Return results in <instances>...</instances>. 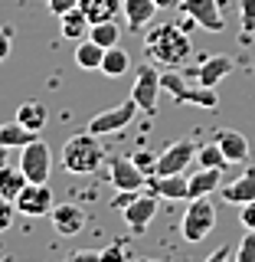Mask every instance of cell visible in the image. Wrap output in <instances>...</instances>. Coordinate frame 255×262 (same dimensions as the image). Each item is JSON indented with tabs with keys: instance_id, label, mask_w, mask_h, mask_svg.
Returning <instances> with one entry per match:
<instances>
[{
	"instance_id": "obj_31",
	"label": "cell",
	"mask_w": 255,
	"mask_h": 262,
	"mask_svg": "<svg viewBox=\"0 0 255 262\" xmlns=\"http://www.w3.org/2000/svg\"><path fill=\"white\" fill-rule=\"evenodd\" d=\"M13 216H16V203L7 200V196H0V233H7V229L13 226Z\"/></svg>"
},
{
	"instance_id": "obj_10",
	"label": "cell",
	"mask_w": 255,
	"mask_h": 262,
	"mask_svg": "<svg viewBox=\"0 0 255 262\" xmlns=\"http://www.w3.org/2000/svg\"><path fill=\"white\" fill-rule=\"evenodd\" d=\"M229 72H233V59H229V56H200V62H196L190 72H183V76L190 82H200V85L216 89Z\"/></svg>"
},
{
	"instance_id": "obj_33",
	"label": "cell",
	"mask_w": 255,
	"mask_h": 262,
	"mask_svg": "<svg viewBox=\"0 0 255 262\" xmlns=\"http://www.w3.org/2000/svg\"><path fill=\"white\" fill-rule=\"evenodd\" d=\"M128 252H125V243H111L102 249V262H125Z\"/></svg>"
},
{
	"instance_id": "obj_38",
	"label": "cell",
	"mask_w": 255,
	"mask_h": 262,
	"mask_svg": "<svg viewBox=\"0 0 255 262\" xmlns=\"http://www.w3.org/2000/svg\"><path fill=\"white\" fill-rule=\"evenodd\" d=\"M233 256H236V252L229 249V246H219V249H213L203 262H233Z\"/></svg>"
},
{
	"instance_id": "obj_26",
	"label": "cell",
	"mask_w": 255,
	"mask_h": 262,
	"mask_svg": "<svg viewBox=\"0 0 255 262\" xmlns=\"http://www.w3.org/2000/svg\"><path fill=\"white\" fill-rule=\"evenodd\" d=\"M128 69H131V56H128V49H121V46L105 49V59H102V72H105V76H108V79H121Z\"/></svg>"
},
{
	"instance_id": "obj_34",
	"label": "cell",
	"mask_w": 255,
	"mask_h": 262,
	"mask_svg": "<svg viewBox=\"0 0 255 262\" xmlns=\"http://www.w3.org/2000/svg\"><path fill=\"white\" fill-rule=\"evenodd\" d=\"M65 262H102V249H76Z\"/></svg>"
},
{
	"instance_id": "obj_35",
	"label": "cell",
	"mask_w": 255,
	"mask_h": 262,
	"mask_svg": "<svg viewBox=\"0 0 255 262\" xmlns=\"http://www.w3.org/2000/svg\"><path fill=\"white\" fill-rule=\"evenodd\" d=\"M46 7H49V13H53V16H62V13L76 10L79 0H46Z\"/></svg>"
},
{
	"instance_id": "obj_12",
	"label": "cell",
	"mask_w": 255,
	"mask_h": 262,
	"mask_svg": "<svg viewBox=\"0 0 255 262\" xmlns=\"http://www.w3.org/2000/svg\"><path fill=\"white\" fill-rule=\"evenodd\" d=\"M121 216H125V223L131 226V233H144V229L151 226V220L157 216V196L154 193H144V196L137 193L134 200L121 210Z\"/></svg>"
},
{
	"instance_id": "obj_18",
	"label": "cell",
	"mask_w": 255,
	"mask_h": 262,
	"mask_svg": "<svg viewBox=\"0 0 255 262\" xmlns=\"http://www.w3.org/2000/svg\"><path fill=\"white\" fill-rule=\"evenodd\" d=\"M223 187V167H200L190 177V200L196 196H210L213 190Z\"/></svg>"
},
{
	"instance_id": "obj_17",
	"label": "cell",
	"mask_w": 255,
	"mask_h": 262,
	"mask_svg": "<svg viewBox=\"0 0 255 262\" xmlns=\"http://www.w3.org/2000/svg\"><path fill=\"white\" fill-rule=\"evenodd\" d=\"M216 144L223 147V154H226L229 164H245V158H249V141H245L242 131L223 128V131L216 135Z\"/></svg>"
},
{
	"instance_id": "obj_4",
	"label": "cell",
	"mask_w": 255,
	"mask_h": 262,
	"mask_svg": "<svg viewBox=\"0 0 255 262\" xmlns=\"http://www.w3.org/2000/svg\"><path fill=\"white\" fill-rule=\"evenodd\" d=\"M137 112H141V108H137L134 98H125L121 105H111L108 112H98L95 118L85 125V131H92V135H98V138H102V135H118V131H125L131 121H134Z\"/></svg>"
},
{
	"instance_id": "obj_30",
	"label": "cell",
	"mask_w": 255,
	"mask_h": 262,
	"mask_svg": "<svg viewBox=\"0 0 255 262\" xmlns=\"http://www.w3.org/2000/svg\"><path fill=\"white\" fill-rule=\"evenodd\" d=\"M239 13H242L245 36H252V33H255V0H239Z\"/></svg>"
},
{
	"instance_id": "obj_41",
	"label": "cell",
	"mask_w": 255,
	"mask_h": 262,
	"mask_svg": "<svg viewBox=\"0 0 255 262\" xmlns=\"http://www.w3.org/2000/svg\"><path fill=\"white\" fill-rule=\"evenodd\" d=\"M141 262H164V259H141Z\"/></svg>"
},
{
	"instance_id": "obj_20",
	"label": "cell",
	"mask_w": 255,
	"mask_h": 262,
	"mask_svg": "<svg viewBox=\"0 0 255 262\" xmlns=\"http://www.w3.org/2000/svg\"><path fill=\"white\" fill-rule=\"evenodd\" d=\"M88 30H92V20L85 16V10L82 7H76V10H69V13H62L59 16V33L65 39H85L88 36Z\"/></svg>"
},
{
	"instance_id": "obj_11",
	"label": "cell",
	"mask_w": 255,
	"mask_h": 262,
	"mask_svg": "<svg viewBox=\"0 0 255 262\" xmlns=\"http://www.w3.org/2000/svg\"><path fill=\"white\" fill-rule=\"evenodd\" d=\"M108 180L114 190H141L147 187V174L134 164V158H111L108 164Z\"/></svg>"
},
{
	"instance_id": "obj_39",
	"label": "cell",
	"mask_w": 255,
	"mask_h": 262,
	"mask_svg": "<svg viewBox=\"0 0 255 262\" xmlns=\"http://www.w3.org/2000/svg\"><path fill=\"white\" fill-rule=\"evenodd\" d=\"M7 164H10V147L0 141V167H7Z\"/></svg>"
},
{
	"instance_id": "obj_29",
	"label": "cell",
	"mask_w": 255,
	"mask_h": 262,
	"mask_svg": "<svg viewBox=\"0 0 255 262\" xmlns=\"http://www.w3.org/2000/svg\"><path fill=\"white\" fill-rule=\"evenodd\" d=\"M233 262H255V229H245V236H242L239 249H236Z\"/></svg>"
},
{
	"instance_id": "obj_6",
	"label": "cell",
	"mask_w": 255,
	"mask_h": 262,
	"mask_svg": "<svg viewBox=\"0 0 255 262\" xmlns=\"http://www.w3.org/2000/svg\"><path fill=\"white\" fill-rule=\"evenodd\" d=\"M164 92V85H160V72L154 69L151 62H144V66H137V76H134V89H131V98L137 102V108L147 112V115H154V108H157V98Z\"/></svg>"
},
{
	"instance_id": "obj_14",
	"label": "cell",
	"mask_w": 255,
	"mask_h": 262,
	"mask_svg": "<svg viewBox=\"0 0 255 262\" xmlns=\"http://www.w3.org/2000/svg\"><path fill=\"white\" fill-rule=\"evenodd\" d=\"M49 220H53V229L59 236H79L85 229V210L76 203H56Z\"/></svg>"
},
{
	"instance_id": "obj_8",
	"label": "cell",
	"mask_w": 255,
	"mask_h": 262,
	"mask_svg": "<svg viewBox=\"0 0 255 262\" xmlns=\"http://www.w3.org/2000/svg\"><path fill=\"white\" fill-rule=\"evenodd\" d=\"M180 13L193 16L196 27L210 30V33H223L226 30V20H223V10H219V0H180Z\"/></svg>"
},
{
	"instance_id": "obj_9",
	"label": "cell",
	"mask_w": 255,
	"mask_h": 262,
	"mask_svg": "<svg viewBox=\"0 0 255 262\" xmlns=\"http://www.w3.org/2000/svg\"><path fill=\"white\" fill-rule=\"evenodd\" d=\"M196 151H200V147H196L190 138H180V141L167 144L157 154V174H183L187 164L196 158Z\"/></svg>"
},
{
	"instance_id": "obj_37",
	"label": "cell",
	"mask_w": 255,
	"mask_h": 262,
	"mask_svg": "<svg viewBox=\"0 0 255 262\" xmlns=\"http://www.w3.org/2000/svg\"><path fill=\"white\" fill-rule=\"evenodd\" d=\"M239 223H242L245 229H255V200L245 203V207L239 210Z\"/></svg>"
},
{
	"instance_id": "obj_13",
	"label": "cell",
	"mask_w": 255,
	"mask_h": 262,
	"mask_svg": "<svg viewBox=\"0 0 255 262\" xmlns=\"http://www.w3.org/2000/svg\"><path fill=\"white\" fill-rule=\"evenodd\" d=\"M147 187L157 200H190V177L183 174H154L147 177Z\"/></svg>"
},
{
	"instance_id": "obj_23",
	"label": "cell",
	"mask_w": 255,
	"mask_h": 262,
	"mask_svg": "<svg viewBox=\"0 0 255 262\" xmlns=\"http://www.w3.org/2000/svg\"><path fill=\"white\" fill-rule=\"evenodd\" d=\"M79 7L85 10V16L92 23L118 20V13H121V0H79Z\"/></svg>"
},
{
	"instance_id": "obj_27",
	"label": "cell",
	"mask_w": 255,
	"mask_h": 262,
	"mask_svg": "<svg viewBox=\"0 0 255 262\" xmlns=\"http://www.w3.org/2000/svg\"><path fill=\"white\" fill-rule=\"evenodd\" d=\"M88 39H95V43L105 46V49H111V46H118V39H121V27H118L114 20L92 23V30H88Z\"/></svg>"
},
{
	"instance_id": "obj_22",
	"label": "cell",
	"mask_w": 255,
	"mask_h": 262,
	"mask_svg": "<svg viewBox=\"0 0 255 262\" xmlns=\"http://www.w3.org/2000/svg\"><path fill=\"white\" fill-rule=\"evenodd\" d=\"M177 102H180V105H196V108H216V105H219V98H216V92H213L210 85L190 82V85H187L183 92L177 95Z\"/></svg>"
},
{
	"instance_id": "obj_42",
	"label": "cell",
	"mask_w": 255,
	"mask_h": 262,
	"mask_svg": "<svg viewBox=\"0 0 255 262\" xmlns=\"http://www.w3.org/2000/svg\"><path fill=\"white\" fill-rule=\"evenodd\" d=\"M0 262H13V259H10V256H4V259H0Z\"/></svg>"
},
{
	"instance_id": "obj_5",
	"label": "cell",
	"mask_w": 255,
	"mask_h": 262,
	"mask_svg": "<svg viewBox=\"0 0 255 262\" xmlns=\"http://www.w3.org/2000/svg\"><path fill=\"white\" fill-rule=\"evenodd\" d=\"M20 170L27 174L30 184H46L49 170H53V151L43 138L30 141L27 147H20Z\"/></svg>"
},
{
	"instance_id": "obj_7",
	"label": "cell",
	"mask_w": 255,
	"mask_h": 262,
	"mask_svg": "<svg viewBox=\"0 0 255 262\" xmlns=\"http://www.w3.org/2000/svg\"><path fill=\"white\" fill-rule=\"evenodd\" d=\"M13 203L23 216H49L56 207V196L49 190V184H27Z\"/></svg>"
},
{
	"instance_id": "obj_19",
	"label": "cell",
	"mask_w": 255,
	"mask_h": 262,
	"mask_svg": "<svg viewBox=\"0 0 255 262\" xmlns=\"http://www.w3.org/2000/svg\"><path fill=\"white\" fill-rule=\"evenodd\" d=\"M16 121H20L23 128H30V131H43L49 125V108L43 102H36V98H30V102H23L20 108H16Z\"/></svg>"
},
{
	"instance_id": "obj_36",
	"label": "cell",
	"mask_w": 255,
	"mask_h": 262,
	"mask_svg": "<svg viewBox=\"0 0 255 262\" xmlns=\"http://www.w3.org/2000/svg\"><path fill=\"white\" fill-rule=\"evenodd\" d=\"M10 49H13V30H7V27H0V62L10 56Z\"/></svg>"
},
{
	"instance_id": "obj_15",
	"label": "cell",
	"mask_w": 255,
	"mask_h": 262,
	"mask_svg": "<svg viewBox=\"0 0 255 262\" xmlns=\"http://www.w3.org/2000/svg\"><path fill=\"white\" fill-rule=\"evenodd\" d=\"M219 193H223L226 203H236V207L252 203V200H255V167H245L236 180L223 184V187H219Z\"/></svg>"
},
{
	"instance_id": "obj_2",
	"label": "cell",
	"mask_w": 255,
	"mask_h": 262,
	"mask_svg": "<svg viewBox=\"0 0 255 262\" xmlns=\"http://www.w3.org/2000/svg\"><path fill=\"white\" fill-rule=\"evenodd\" d=\"M59 161H62V167L69 170V174H76V177L95 174V170L105 164V151H102V144H98V135H92V131L72 135L69 141L62 144V158Z\"/></svg>"
},
{
	"instance_id": "obj_16",
	"label": "cell",
	"mask_w": 255,
	"mask_h": 262,
	"mask_svg": "<svg viewBox=\"0 0 255 262\" xmlns=\"http://www.w3.org/2000/svg\"><path fill=\"white\" fill-rule=\"evenodd\" d=\"M121 13H125L128 30L141 33L144 27H151L154 13H157V4L154 0H121Z\"/></svg>"
},
{
	"instance_id": "obj_21",
	"label": "cell",
	"mask_w": 255,
	"mask_h": 262,
	"mask_svg": "<svg viewBox=\"0 0 255 262\" xmlns=\"http://www.w3.org/2000/svg\"><path fill=\"white\" fill-rule=\"evenodd\" d=\"M102 59H105V46H98L95 39H79L76 46V66L85 72H102Z\"/></svg>"
},
{
	"instance_id": "obj_28",
	"label": "cell",
	"mask_w": 255,
	"mask_h": 262,
	"mask_svg": "<svg viewBox=\"0 0 255 262\" xmlns=\"http://www.w3.org/2000/svg\"><path fill=\"white\" fill-rule=\"evenodd\" d=\"M196 161H200V167H226V154H223V147H219L216 141L213 144H203L200 151H196Z\"/></svg>"
},
{
	"instance_id": "obj_25",
	"label": "cell",
	"mask_w": 255,
	"mask_h": 262,
	"mask_svg": "<svg viewBox=\"0 0 255 262\" xmlns=\"http://www.w3.org/2000/svg\"><path fill=\"white\" fill-rule=\"evenodd\" d=\"M27 184H30V180H27V174L20 170V164H16V167H10V164H7V167H0V196L16 200V196H20V190H23Z\"/></svg>"
},
{
	"instance_id": "obj_3",
	"label": "cell",
	"mask_w": 255,
	"mask_h": 262,
	"mask_svg": "<svg viewBox=\"0 0 255 262\" xmlns=\"http://www.w3.org/2000/svg\"><path fill=\"white\" fill-rule=\"evenodd\" d=\"M213 226H216V207H213L210 196H196L190 200V207L183 213V239L187 243H203L206 236L213 233Z\"/></svg>"
},
{
	"instance_id": "obj_32",
	"label": "cell",
	"mask_w": 255,
	"mask_h": 262,
	"mask_svg": "<svg viewBox=\"0 0 255 262\" xmlns=\"http://www.w3.org/2000/svg\"><path fill=\"white\" fill-rule=\"evenodd\" d=\"M134 164L144 170L147 177H154V174H157V154H147V151H141V154H134Z\"/></svg>"
},
{
	"instance_id": "obj_24",
	"label": "cell",
	"mask_w": 255,
	"mask_h": 262,
	"mask_svg": "<svg viewBox=\"0 0 255 262\" xmlns=\"http://www.w3.org/2000/svg\"><path fill=\"white\" fill-rule=\"evenodd\" d=\"M36 131H30V128H23L20 121H7V125H0V141H4L10 151H20V147H27L30 141H36Z\"/></svg>"
},
{
	"instance_id": "obj_40",
	"label": "cell",
	"mask_w": 255,
	"mask_h": 262,
	"mask_svg": "<svg viewBox=\"0 0 255 262\" xmlns=\"http://www.w3.org/2000/svg\"><path fill=\"white\" fill-rule=\"evenodd\" d=\"M154 4H157V10H170V7H177L180 0H154Z\"/></svg>"
},
{
	"instance_id": "obj_1",
	"label": "cell",
	"mask_w": 255,
	"mask_h": 262,
	"mask_svg": "<svg viewBox=\"0 0 255 262\" xmlns=\"http://www.w3.org/2000/svg\"><path fill=\"white\" fill-rule=\"evenodd\" d=\"M144 53L151 62L167 66V69H180V66L190 62L193 56V43L190 33L177 23H154L151 30L144 33Z\"/></svg>"
}]
</instances>
